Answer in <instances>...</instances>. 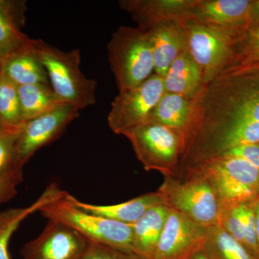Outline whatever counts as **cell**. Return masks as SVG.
Wrapping results in <instances>:
<instances>
[{
    "label": "cell",
    "instance_id": "6da1fadb",
    "mask_svg": "<svg viewBox=\"0 0 259 259\" xmlns=\"http://www.w3.org/2000/svg\"><path fill=\"white\" fill-rule=\"evenodd\" d=\"M259 143V66L218 75L194 98L181 161L188 168Z\"/></svg>",
    "mask_w": 259,
    "mask_h": 259
},
{
    "label": "cell",
    "instance_id": "7a4b0ae2",
    "mask_svg": "<svg viewBox=\"0 0 259 259\" xmlns=\"http://www.w3.org/2000/svg\"><path fill=\"white\" fill-rule=\"evenodd\" d=\"M33 46L47 70L51 88L61 101L80 110L95 105L97 82L81 71L79 49L61 51L40 39H34Z\"/></svg>",
    "mask_w": 259,
    "mask_h": 259
},
{
    "label": "cell",
    "instance_id": "3957f363",
    "mask_svg": "<svg viewBox=\"0 0 259 259\" xmlns=\"http://www.w3.org/2000/svg\"><path fill=\"white\" fill-rule=\"evenodd\" d=\"M107 54L119 93L139 86L154 73L149 37L139 27L117 28L107 44Z\"/></svg>",
    "mask_w": 259,
    "mask_h": 259
},
{
    "label": "cell",
    "instance_id": "277c9868",
    "mask_svg": "<svg viewBox=\"0 0 259 259\" xmlns=\"http://www.w3.org/2000/svg\"><path fill=\"white\" fill-rule=\"evenodd\" d=\"M67 192L44 206L39 212L48 221H57L88 241L116 249L132 251L133 225L96 215L76 207L66 197Z\"/></svg>",
    "mask_w": 259,
    "mask_h": 259
},
{
    "label": "cell",
    "instance_id": "5b68a950",
    "mask_svg": "<svg viewBox=\"0 0 259 259\" xmlns=\"http://www.w3.org/2000/svg\"><path fill=\"white\" fill-rule=\"evenodd\" d=\"M189 168L208 181L221 207L251 202L259 197V170L241 158L223 155Z\"/></svg>",
    "mask_w": 259,
    "mask_h": 259
},
{
    "label": "cell",
    "instance_id": "8992f818",
    "mask_svg": "<svg viewBox=\"0 0 259 259\" xmlns=\"http://www.w3.org/2000/svg\"><path fill=\"white\" fill-rule=\"evenodd\" d=\"M190 175L183 182L165 177L157 191L163 204L204 228L218 226L221 206L212 186L194 168Z\"/></svg>",
    "mask_w": 259,
    "mask_h": 259
},
{
    "label": "cell",
    "instance_id": "52a82bcc",
    "mask_svg": "<svg viewBox=\"0 0 259 259\" xmlns=\"http://www.w3.org/2000/svg\"><path fill=\"white\" fill-rule=\"evenodd\" d=\"M132 145L135 154L146 171L173 177L184 149L185 136L176 130L147 122L123 135Z\"/></svg>",
    "mask_w": 259,
    "mask_h": 259
},
{
    "label": "cell",
    "instance_id": "ba28073f",
    "mask_svg": "<svg viewBox=\"0 0 259 259\" xmlns=\"http://www.w3.org/2000/svg\"><path fill=\"white\" fill-rule=\"evenodd\" d=\"M187 51L198 65L204 84L224 71L243 34L223 31L187 18L183 21Z\"/></svg>",
    "mask_w": 259,
    "mask_h": 259
},
{
    "label": "cell",
    "instance_id": "9c48e42d",
    "mask_svg": "<svg viewBox=\"0 0 259 259\" xmlns=\"http://www.w3.org/2000/svg\"><path fill=\"white\" fill-rule=\"evenodd\" d=\"M164 93L163 78L156 73L139 86L119 93L107 116L109 127L114 134L123 136L146 123Z\"/></svg>",
    "mask_w": 259,
    "mask_h": 259
},
{
    "label": "cell",
    "instance_id": "30bf717a",
    "mask_svg": "<svg viewBox=\"0 0 259 259\" xmlns=\"http://www.w3.org/2000/svg\"><path fill=\"white\" fill-rule=\"evenodd\" d=\"M79 111L74 105L61 102L50 111L24 122L17 141L20 165L25 166L39 149L57 139L79 117Z\"/></svg>",
    "mask_w": 259,
    "mask_h": 259
},
{
    "label": "cell",
    "instance_id": "8fae6325",
    "mask_svg": "<svg viewBox=\"0 0 259 259\" xmlns=\"http://www.w3.org/2000/svg\"><path fill=\"white\" fill-rule=\"evenodd\" d=\"M90 241L57 221H49L40 234L25 244L22 259H81Z\"/></svg>",
    "mask_w": 259,
    "mask_h": 259
},
{
    "label": "cell",
    "instance_id": "7c38bea8",
    "mask_svg": "<svg viewBox=\"0 0 259 259\" xmlns=\"http://www.w3.org/2000/svg\"><path fill=\"white\" fill-rule=\"evenodd\" d=\"M207 228L170 209L152 259H191L203 250Z\"/></svg>",
    "mask_w": 259,
    "mask_h": 259
},
{
    "label": "cell",
    "instance_id": "4fadbf2b",
    "mask_svg": "<svg viewBox=\"0 0 259 259\" xmlns=\"http://www.w3.org/2000/svg\"><path fill=\"white\" fill-rule=\"evenodd\" d=\"M250 0H196L189 18L210 28L243 34L252 21Z\"/></svg>",
    "mask_w": 259,
    "mask_h": 259
},
{
    "label": "cell",
    "instance_id": "5bb4252c",
    "mask_svg": "<svg viewBox=\"0 0 259 259\" xmlns=\"http://www.w3.org/2000/svg\"><path fill=\"white\" fill-rule=\"evenodd\" d=\"M196 0H121V10L131 15L137 27L148 30L163 22L188 18Z\"/></svg>",
    "mask_w": 259,
    "mask_h": 259
},
{
    "label": "cell",
    "instance_id": "9a60e30c",
    "mask_svg": "<svg viewBox=\"0 0 259 259\" xmlns=\"http://www.w3.org/2000/svg\"><path fill=\"white\" fill-rule=\"evenodd\" d=\"M184 20L163 22L146 30L151 44L154 73L162 78L174 61L187 50Z\"/></svg>",
    "mask_w": 259,
    "mask_h": 259
},
{
    "label": "cell",
    "instance_id": "2e32d148",
    "mask_svg": "<svg viewBox=\"0 0 259 259\" xmlns=\"http://www.w3.org/2000/svg\"><path fill=\"white\" fill-rule=\"evenodd\" d=\"M34 39L0 63L1 73L17 86L40 84L51 86L45 67L33 46Z\"/></svg>",
    "mask_w": 259,
    "mask_h": 259
},
{
    "label": "cell",
    "instance_id": "e0dca14e",
    "mask_svg": "<svg viewBox=\"0 0 259 259\" xmlns=\"http://www.w3.org/2000/svg\"><path fill=\"white\" fill-rule=\"evenodd\" d=\"M66 197L71 203L86 212L130 225L134 224L148 209L163 204L157 192L143 194L122 203L109 205L81 202L68 192Z\"/></svg>",
    "mask_w": 259,
    "mask_h": 259
},
{
    "label": "cell",
    "instance_id": "ac0fdd59",
    "mask_svg": "<svg viewBox=\"0 0 259 259\" xmlns=\"http://www.w3.org/2000/svg\"><path fill=\"white\" fill-rule=\"evenodd\" d=\"M26 10L25 1L0 0V63L31 41L22 31Z\"/></svg>",
    "mask_w": 259,
    "mask_h": 259
},
{
    "label": "cell",
    "instance_id": "d6986e66",
    "mask_svg": "<svg viewBox=\"0 0 259 259\" xmlns=\"http://www.w3.org/2000/svg\"><path fill=\"white\" fill-rule=\"evenodd\" d=\"M170 209L164 204L148 209L133 224L132 251L144 259H152Z\"/></svg>",
    "mask_w": 259,
    "mask_h": 259
},
{
    "label": "cell",
    "instance_id": "ffe728a7",
    "mask_svg": "<svg viewBox=\"0 0 259 259\" xmlns=\"http://www.w3.org/2000/svg\"><path fill=\"white\" fill-rule=\"evenodd\" d=\"M163 79L166 93L192 99L204 86L200 69L187 50L174 61Z\"/></svg>",
    "mask_w": 259,
    "mask_h": 259
},
{
    "label": "cell",
    "instance_id": "44dd1931",
    "mask_svg": "<svg viewBox=\"0 0 259 259\" xmlns=\"http://www.w3.org/2000/svg\"><path fill=\"white\" fill-rule=\"evenodd\" d=\"M56 184H51L37 200L28 207L10 208L0 212V259H10L9 243L12 236L24 220L62 194Z\"/></svg>",
    "mask_w": 259,
    "mask_h": 259
},
{
    "label": "cell",
    "instance_id": "7402d4cb",
    "mask_svg": "<svg viewBox=\"0 0 259 259\" xmlns=\"http://www.w3.org/2000/svg\"><path fill=\"white\" fill-rule=\"evenodd\" d=\"M194 105V99L165 92L151 112L148 122L176 130L185 136L192 119Z\"/></svg>",
    "mask_w": 259,
    "mask_h": 259
},
{
    "label": "cell",
    "instance_id": "603a6c76",
    "mask_svg": "<svg viewBox=\"0 0 259 259\" xmlns=\"http://www.w3.org/2000/svg\"><path fill=\"white\" fill-rule=\"evenodd\" d=\"M19 100L24 122L50 111L64 102L51 86L33 84L18 86Z\"/></svg>",
    "mask_w": 259,
    "mask_h": 259
},
{
    "label": "cell",
    "instance_id": "cb8c5ba5",
    "mask_svg": "<svg viewBox=\"0 0 259 259\" xmlns=\"http://www.w3.org/2000/svg\"><path fill=\"white\" fill-rule=\"evenodd\" d=\"M203 250L209 259H258L218 226L207 228Z\"/></svg>",
    "mask_w": 259,
    "mask_h": 259
},
{
    "label": "cell",
    "instance_id": "d4e9b609",
    "mask_svg": "<svg viewBox=\"0 0 259 259\" xmlns=\"http://www.w3.org/2000/svg\"><path fill=\"white\" fill-rule=\"evenodd\" d=\"M254 66H259V20L251 21L236 44L231 61L222 73Z\"/></svg>",
    "mask_w": 259,
    "mask_h": 259
},
{
    "label": "cell",
    "instance_id": "484cf974",
    "mask_svg": "<svg viewBox=\"0 0 259 259\" xmlns=\"http://www.w3.org/2000/svg\"><path fill=\"white\" fill-rule=\"evenodd\" d=\"M0 119L5 128L19 129L23 126L18 86L0 71Z\"/></svg>",
    "mask_w": 259,
    "mask_h": 259
},
{
    "label": "cell",
    "instance_id": "4316f807",
    "mask_svg": "<svg viewBox=\"0 0 259 259\" xmlns=\"http://www.w3.org/2000/svg\"><path fill=\"white\" fill-rule=\"evenodd\" d=\"M20 128L0 130V175L17 168H23L19 162L17 149Z\"/></svg>",
    "mask_w": 259,
    "mask_h": 259
},
{
    "label": "cell",
    "instance_id": "83f0119b",
    "mask_svg": "<svg viewBox=\"0 0 259 259\" xmlns=\"http://www.w3.org/2000/svg\"><path fill=\"white\" fill-rule=\"evenodd\" d=\"M81 259H144L133 251L116 249L90 241L88 249Z\"/></svg>",
    "mask_w": 259,
    "mask_h": 259
},
{
    "label": "cell",
    "instance_id": "f1b7e54d",
    "mask_svg": "<svg viewBox=\"0 0 259 259\" xmlns=\"http://www.w3.org/2000/svg\"><path fill=\"white\" fill-rule=\"evenodd\" d=\"M23 182V168H17L0 175V204L11 200Z\"/></svg>",
    "mask_w": 259,
    "mask_h": 259
},
{
    "label": "cell",
    "instance_id": "f546056e",
    "mask_svg": "<svg viewBox=\"0 0 259 259\" xmlns=\"http://www.w3.org/2000/svg\"><path fill=\"white\" fill-rule=\"evenodd\" d=\"M223 155L241 158L259 170V143L238 146Z\"/></svg>",
    "mask_w": 259,
    "mask_h": 259
},
{
    "label": "cell",
    "instance_id": "4dcf8cb0",
    "mask_svg": "<svg viewBox=\"0 0 259 259\" xmlns=\"http://www.w3.org/2000/svg\"><path fill=\"white\" fill-rule=\"evenodd\" d=\"M253 209L255 215V234L259 248V197L253 202Z\"/></svg>",
    "mask_w": 259,
    "mask_h": 259
},
{
    "label": "cell",
    "instance_id": "1f68e13d",
    "mask_svg": "<svg viewBox=\"0 0 259 259\" xmlns=\"http://www.w3.org/2000/svg\"><path fill=\"white\" fill-rule=\"evenodd\" d=\"M252 21L259 20V0L253 2V8H252Z\"/></svg>",
    "mask_w": 259,
    "mask_h": 259
},
{
    "label": "cell",
    "instance_id": "d6a6232c",
    "mask_svg": "<svg viewBox=\"0 0 259 259\" xmlns=\"http://www.w3.org/2000/svg\"><path fill=\"white\" fill-rule=\"evenodd\" d=\"M191 259H209L203 250H200L198 253H196Z\"/></svg>",
    "mask_w": 259,
    "mask_h": 259
},
{
    "label": "cell",
    "instance_id": "836d02e7",
    "mask_svg": "<svg viewBox=\"0 0 259 259\" xmlns=\"http://www.w3.org/2000/svg\"><path fill=\"white\" fill-rule=\"evenodd\" d=\"M5 128L4 126H3V122H2L1 119H0V130Z\"/></svg>",
    "mask_w": 259,
    "mask_h": 259
},
{
    "label": "cell",
    "instance_id": "e575fe53",
    "mask_svg": "<svg viewBox=\"0 0 259 259\" xmlns=\"http://www.w3.org/2000/svg\"><path fill=\"white\" fill-rule=\"evenodd\" d=\"M0 71H1V66H0Z\"/></svg>",
    "mask_w": 259,
    "mask_h": 259
}]
</instances>
